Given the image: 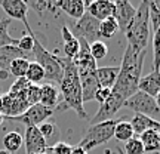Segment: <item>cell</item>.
<instances>
[{
	"mask_svg": "<svg viewBox=\"0 0 160 154\" xmlns=\"http://www.w3.org/2000/svg\"><path fill=\"white\" fill-rule=\"evenodd\" d=\"M145 55L147 51L138 52L131 46H126L125 53L122 57V64L119 65V76L114 86L111 87V92L123 98L125 101L138 91Z\"/></svg>",
	"mask_w": 160,
	"mask_h": 154,
	"instance_id": "obj_1",
	"label": "cell"
},
{
	"mask_svg": "<svg viewBox=\"0 0 160 154\" xmlns=\"http://www.w3.org/2000/svg\"><path fill=\"white\" fill-rule=\"evenodd\" d=\"M62 64V79L59 82V95L62 97L61 108L59 110H74L77 116L82 119L88 117L85 107H83V93H82V85H80V77L77 73L73 59L68 58H61Z\"/></svg>",
	"mask_w": 160,
	"mask_h": 154,
	"instance_id": "obj_2",
	"label": "cell"
},
{
	"mask_svg": "<svg viewBox=\"0 0 160 154\" xmlns=\"http://www.w3.org/2000/svg\"><path fill=\"white\" fill-rule=\"evenodd\" d=\"M128 46L138 52L147 51V46L151 36V28H150V9L148 2L142 0L138 6L135 17L132 19L131 25L125 31Z\"/></svg>",
	"mask_w": 160,
	"mask_h": 154,
	"instance_id": "obj_3",
	"label": "cell"
},
{
	"mask_svg": "<svg viewBox=\"0 0 160 154\" xmlns=\"http://www.w3.org/2000/svg\"><path fill=\"white\" fill-rule=\"evenodd\" d=\"M31 53L34 55L36 62L45 70V79L59 83L61 79H62V73H64L61 58L48 51L45 46L40 43V40L37 37H34V46H33Z\"/></svg>",
	"mask_w": 160,
	"mask_h": 154,
	"instance_id": "obj_4",
	"label": "cell"
},
{
	"mask_svg": "<svg viewBox=\"0 0 160 154\" xmlns=\"http://www.w3.org/2000/svg\"><path fill=\"white\" fill-rule=\"evenodd\" d=\"M117 122L119 120L110 119L105 122H101V123H97V125H91L86 129L79 145L88 153L95 147H99V145L108 142L111 138H114V127L117 125Z\"/></svg>",
	"mask_w": 160,
	"mask_h": 154,
	"instance_id": "obj_5",
	"label": "cell"
},
{
	"mask_svg": "<svg viewBox=\"0 0 160 154\" xmlns=\"http://www.w3.org/2000/svg\"><path fill=\"white\" fill-rule=\"evenodd\" d=\"M99 24L101 21H98L97 18H93L91 13L85 12L83 17L74 21L73 24V30L71 33L77 37V39H83L88 42V45H91L97 40H101L99 36Z\"/></svg>",
	"mask_w": 160,
	"mask_h": 154,
	"instance_id": "obj_6",
	"label": "cell"
},
{
	"mask_svg": "<svg viewBox=\"0 0 160 154\" xmlns=\"http://www.w3.org/2000/svg\"><path fill=\"white\" fill-rule=\"evenodd\" d=\"M123 107L128 110H132L135 114H142L148 116V117L160 114V108L157 107L154 98L141 91H137L131 98H128L123 104Z\"/></svg>",
	"mask_w": 160,
	"mask_h": 154,
	"instance_id": "obj_7",
	"label": "cell"
},
{
	"mask_svg": "<svg viewBox=\"0 0 160 154\" xmlns=\"http://www.w3.org/2000/svg\"><path fill=\"white\" fill-rule=\"evenodd\" d=\"M30 105L27 102L25 93H2L0 97V113L5 116V119H12V117H18L21 116L28 108Z\"/></svg>",
	"mask_w": 160,
	"mask_h": 154,
	"instance_id": "obj_8",
	"label": "cell"
},
{
	"mask_svg": "<svg viewBox=\"0 0 160 154\" xmlns=\"http://www.w3.org/2000/svg\"><path fill=\"white\" fill-rule=\"evenodd\" d=\"M53 114V110L46 108L42 104H34L24 111L21 116L18 117H12L9 120H13V122H18V123H22L25 125V127H37L42 123L48 122V119Z\"/></svg>",
	"mask_w": 160,
	"mask_h": 154,
	"instance_id": "obj_9",
	"label": "cell"
},
{
	"mask_svg": "<svg viewBox=\"0 0 160 154\" xmlns=\"http://www.w3.org/2000/svg\"><path fill=\"white\" fill-rule=\"evenodd\" d=\"M2 9L5 11V13L9 17V19H17L24 24L25 30L28 31V34H33V30L28 24V5L24 0H2L0 2Z\"/></svg>",
	"mask_w": 160,
	"mask_h": 154,
	"instance_id": "obj_10",
	"label": "cell"
},
{
	"mask_svg": "<svg viewBox=\"0 0 160 154\" xmlns=\"http://www.w3.org/2000/svg\"><path fill=\"white\" fill-rule=\"evenodd\" d=\"M150 9V27L153 30L151 45H153V68L160 71V11L148 2Z\"/></svg>",
	"mask_w": 160,
	"mask_h": 154,
	"instance_id": "obj_11",
	"label": "cell"
},
{
	"mask_svg": "<svg viewBox=\"0 0 160 154\" xmlns=\"http://www.w3.org/2000/svg\"><path fill=\"white\" fill-rule=\"evenodd\" d=\"M24 145H25L27 154H43L48 150V144L37 127H27L25 129Z\"/></svg>",
	"mask_w": 160,
	"mask_h": 154,
	"instance_id": "obj_12",
	"label": "cell"
},
{
	"mask_svg": "<svg viewBox=\"0 0 160 154\" xmlns=\"http://www.w3.org/2000/svg\"><path fill=\"white\" fill-rule=\"evenodd\" d=\"M116 6V21H117V25H119V30H122L123 33L126 31V28L131 25L132 19L135 17V12L137 9L132 6L131 2L128 0H116L114 2Z\"/></svg>",
	"mask_w": 160,
	"mask_h": 154,
	"instance_id": "obj_13",
	"label": "cell"
},
{
	"mask_svg": "<svg viewBox=\"0 0 160 154\" xmlns=\"http://www.w3.org/2000/svg\"><path fill=\"white\" fill-rule=\"evenodd\" d=\"M86 12L91 13L98 21H104L107 18H114L116 15V6L114 2L111 0H95L91 2L89 6L86 7Z\"/></svg>",
	"mask_w": 160,
	"mask_h": 154,
	"instance_id": "obj_14",
	"label": "cell"
},
{
	"mask_svg": "<svg viewBox=\"0 0 160 154\" xmlns=\"http://www.w3.org/2000/svg\"><path fill=\"white\" fill-rule=\"evenodd\" d=\"M79 77H80V85H82V93H83V102L92 101L95 98L97 91L101 87L97 79V71L83 73V74H79Z\"/></svg>",
	"mask_w": 160,
	"mask_h": 154,
	"instance_id": "obj_15",
	"label": "cell"
},
{
	"mask_svg": "<svg viewBox=\"0 0 160 154\" xmlns=\"http://www.w3.org/2000/svg\"><path fill=\"white\" fill-rule=\"evenodd\" d=\"M131 125L137 137H139L141 133H144V132H147V131L160 132V122L153 119V117H148V116L133 114V117L131 120Z\"/></svg>",
	"mask_w": 160,
	"mask_h": 154,
	"instance_id": "obj_16",
	"label": "cell"
},
{
	"mask_svg": "<svg viewBox=\"0 0 160 154\" xmlns=\"http://www.w3.org/2000/svg\"><path fill=\"white\" fill-rule=\"evenodd\" d=\"M138 91L156 98L160 93V71H151L150 74L141 77L138 83Z\"/></svg>",
	"mask_w": 160,
	"mask_h": 154,
	"instance_id": "obj_17",
	"label": "cell"
},
{
	"mask_svg": "<svg viewBox=\"0 0 160 154\" xmlns=\"http://www.w3.org/2000/svg\"><path fill=\"white\" fill-rule=\"evenodd\" d=\"M55 6L57 9H61L64 13H67L74 21L80 19L86 12L83 0H61V2H55Z\"/></svg>",
	"mask_w": 160,
	"mask_h": 154,
	"instance_id": "obj_18",
	"label": "cell"
},
{
	"mask_svg": "<svg viewBox=\"0 0 160 154\" xmlns=\"http://www.w3.org/2000/svg\"><path fill=\"white\" fill-rule=\"evenodd\" d=\"M61 34H62V40H64V53H65V57L68 59H76V57L79 55L80 52L79 39L71 33V30L67 25H62Z\"/></svg>",
	"mask_w": 160,
	"mask_h": 154,
	"instance_id": "obj_19",
	"label": "cell"
},
{
	"mask_svg": "<svg viewBox=\"0 0 160 154\" xmlns=\"http://www.w3.org/2000/svg\"><path fill=\"white\" fill-rule=\"evenodd\" d=\"M39 104H42L46 108L55 110L57 105L59 104V91L51 83H45L40 86V101Z\"/></svg>",
	"mask_w": 160,
	"mask_h": 154,
	"instance_id": "obj_20",
	"label": "cell"
},
{
	"mask_svg": "<svg viewBox=\"0 0 160 154\" xmlns=\"http://www.w3.org/2000/svg\"><path fill=\"white\" fill-rule=\"evenodd\" d=\"M17 58H27V53H24V52L15 45H9V46L0 47V70L8 71L11 62L13 59H17Z\"/></svg>",
	"mask_w": 160,
	"mask_h": 154,
	"instance_id": "obj_21",
	"label": "cell"
},
{
	"mask_svg": "<svg viewBox=\"0 0 160 154\" xmlns=\"http://www.w3.org/2000/svg\"><path fill=\"white\" fill-rule=\"evenodd\" d=\"M119 76V67H98L97 79L101 87L111 89Z\"/></svg>",
	"mask_w": 160,
	"mask_h": 154,
	"instance_id": "obj_22",
	"label": "cell"
},
{
	"mask_svg": "<svg viewBox=\"0 0 160 154\" xmlns=\"http://www.w3.org/2000/svg\"><path fill=\"white\" fill-rule=\"evenodd\" d=\"M37 129L39 132L42 133V137L45 138L46 144H48V148L49 147H53V145H57L59 142V135H61V132L58 129V126L55 123H52V122H45V123H42L40 126H37Z\"/></svg>",
	"mask_w": 160,
	"mask_h": 154,
	"instance_id": "obj_23",
	"label": "cell"
},
{
	"mask_svg": "<svg viewBox=\"0 0 160 154\" xmlns=\"http://www.w3.org/2000/svg\"><path fill=\"white\" fill-rule=\"evenodd\" d=\"M145 153H159L160 151V132L147 131L139 135Z\"/></svg>",
	"mask_w": 160,
	"mask_h": 154,
	"instance_id": "obj_24",
	"label": "cell"
},
{
	"mask_svg": "<svg viewBox=\"0 0 160 154\" xmlns=\"http://www.w3.org/2000/svg\"><path fill=\"white\" fill-rule=\"evenodd\" d=\"M22 144L24 138L19 132H8L3 137V147H5V151H8V153H17L22 147Z\"/></svg>",
	"mask_w": 160,
	"mask_h": 154,
	"instance_id": "obj_25",
	"label": "cell"
},
{
	"mask_svg": "<svg viewBox=\"0 0 160 154\" xmlns=\"http://www.w3.org/2000/svg\"><path fill=\"white\" fill-rule=\"evenodd\" d=\"M135 137V132L132 129L131 122L128 120H119L114 127V138L120 142H128L131 138Z\"/></svg>",
	"mask_w": 160,
	"mask_h": 154,
	"instance_id": "obj_26",
	"label": "cell"
},
{
	"mask_svg": "<svg viewBox=\"0 0 160 154\" xmlns=\"http://www.w3.org/2000/svg\"><path fill=\"white\" fill-rule=\"evenodd\" d=\"M28 65H30V61L27 58H17V59H13L11 62L8 71H9V74L15 76L17 79H22L27 74Z\"/></svg>",
	"mask_w": 160,
	"mask_h": 154,
	"instance_id": "obj_27",
	"label": "cell"
},
{
	"mask_svg": "<svg viewBox=\"0 0 160 154\" xmlns=\"http://www.w3.org/2000/svg\"><path fill=\"white\" fill-rule=\"evenodd\" d=\"M25 79H27V82L31 83V85H39L40 82L45 80V70L42 68L36 61H33V62H30V65H28Z\"/></svg>",
	"mask_w": 160,
	"mask_h": 154,
	"instance_id": "obj_28",
	"label": "cell"
},
{
	"mask_svg": "<svg viewBox=\"0 0 160 154\" xmlns=\"http://www.w3.org/2000/svg\"><path fill=\"white\" fill-rule=\"evenodd\" d=\"M12 24V19L9 18H3V19H0V47H3V46H9V45H18V40L11 37L9 34V25Z\"/></svg>",
	"mask_w": 160,
	"mask_h": 154,
	"instance_id": "obj_29",
	"label": "cell"
},
{
	"mask_svg": "<svg viewBox=\"0 0 160 154\" xmlns=\"http://www.w3.org/2000/svg\"><path fill=\"white\" fill-rule=\"evenodd\" d=\"M117 31H119V25H117L116 18H107V19L101 21V24H99V36H101V37L110 39V37H113Z\"/></svg>",
	"mask_w": 160,
	"mask_h": 154,
	"instance_id": "obj_30",
	"label": "cell"
},
{
	"mask_svg": "<svg viewBox=\"0 0 160 154\" xmlns=\"http://www.w3.org/2000/svg\"><path fill=\"white\" fill-rule=\"evenodd\" d=\"M89 51H91V55L95 61H99V59H104L108 53V46L104 43L102 40H97L89 45Z\"/></svg>",
	"mask_w": 160,
	"mask_h": 154,
	"instance_id": "obj_31",
	"label": "cell"
},
{
	"mask_svg": "<svg viewBox=\"0 0 160 154\" xmlns=\"http://www.w3.org/2000/svg\"><path fill=\"white\" fill-rule=\"evenodd\" d=\"M125 154H145V150H144V145L141 142L139 137L131 138L128 142H125V150H123Z\"/></svg>",
	"mask_w": 160,
	"mask_h": 154,
	"instance_id": "obj_32",
	"label": "cell"
},
{
	"mask_svg": "<svg viewBox=\"0 0 160 154\" xmlns=\"http://www.w3.org/2000/svg\"><path fill=\"white\" fill-rule=\"evenodd\" d=\"M34 37L36 34H24L21 39H18V47L24 52V53H28L33 51V46H34Z\"/></svg>",
	"mask_w": 160,
	"mask_h": 154,
	"instance_id": "obj_33",
	"label": "cell"
},
{
	"mask_svg": "<svg viewBox=\"0 0 160 154\" xmlns=\"http://www.w3.org/2000/svg\"><path fill=\"white\" fill-rule=\"evenodd\" d=\"M25 98H27V102L28 105H34V104H39L40 101V85H31L30 83L28 89L25 92Z\"/></svg>",
	"mask_w": 160,
	"mask_h": 154,
	"instance_id": "obj_34",
	"label": "cell"
},
{
	"mask_svg": "<svg viewBox=\"0 0 160 154\" xmlns=\"http://www.w3.org/2000/svg\"><path fill=\"white\" fill-rule=\"evenodd\" d=\"M27 5H28V7H33V9H34L39 15H42L43 12L57 9L55 2H30V3H27Z\"/></svg>",
	"mask_w": 160,
	"mask_h": 154,
	"instance_id": "obj_35",
	"label": "cell"
},
{
	"mask_svg": "<svg viewBox=\"0 0 160 154\" xmlns=\"http://www.w3.org/2000/svg\"><path fill=\"white\" fill-rule=\"evenodd\" d=\"M28 86H30V83L27 82L25 77H22V79H17L15 82H13V85L11 86L9 92H11V93H18V95H21V93H25V92H27Z\"/></svg>",
	"mask_w": 160,
	"mask_h": 154,
	"instance_id": "obj_36",
	"label": "cell"
},
{
	"mask_svg": "<svg viewBox=\"0 0 160 154\" xmlns=\"http://www.w3.org/2000/svg\"><path fill=\"white\" fill-rule=\"evenodd\" d=\"M71 151H73V147L67 142H62V141H59L57 145L52 147V153L53 154H71Z\"/></svg>",
	"mask_w": 160,
	"mask_h": 154,
	"instance_id": "obj_37",
	"label": "cell"
},
{
	"mask_svg": "<svg viewBox=\"0 0 160 154\" xmlns=\"http://www.w3.org/2000/svg\"><path fill=\"white\" fill-rule=\"evenodd\" d=\"M110 95H111V89H107V87H99L97 91V93H95V101H98L99 102V105L101 104H104L107 99L110 98Z\"/></svg>",
	"mask_w": 160,
	"mask_h": 154,
	"instance_id": "obj_38",
	"label": "cell"
},
{
	"mask_svg": "<svg viewBox=\"0 0 160 154\" xmlns=\"http://www.w3.org/2000/svg\"><path fill=\"white\" fill-rule=\"evenodd\" d=\"M71 154H88V153H86V151L82 148L80 145H77V147H73V151H71Z\"/></svg>",
	"mask_w": 160,
	"mask_h": 154,
	"instance_id": "obj_39",
	"label": "cell"
},
{
	"mask_svg": "<svg viewBox=\"0 0 160 154\" xmlns=\"http://www.w3.org/2000/svg\"><path fill=\"white\" fill-rule=\"evenodd\" d=\"M8 76H9V71H3V70H0V80L8 79Z\"/></svg>",
	"mask_w": 160,
	"mask_h": 154,
	"instance_id": "obj_40",
	"label": "cell"
},
{
	"mask_svg": "<svg viewBox=\"0 0 160 154\" xmlns=\"http://www.w3.org/2000/svg\"><path fill=\"white\" fill-rule=\"evenodd\" d=\"M154 99H156V104H157V107H159V108H160V93H159V95H157V97L154 98Z\"/></svg>",
	"mask_w": 160,
	"mask_h": 154,
	"instance_id": "obj_41",
	"label": "cell"
},
{
	"mask_svg": "<svg viewBox=\"0 0 160 154\" xmlns=\"http://www.w3.org/2000/svg\"><path fill=\"white\" fill-rule=\"evenodd\" d=\"M116 153H117V154H125V153H123V150L120 148V147H116Z\"/></svg>",
	"mask_w": 160,
	"mask_h": 154,
	"instance_id": "obj_42",
	"label": "cell"
},
{
	"mask_svg": "<svg viewBox=\"0 0 160 154\" xmlns=\"http://www.w3.org/2000/svg\"><path fill=\"white\" fill-rule=\"evenodd\" d=\"M3 120H5V116L0 113V126H2V123H3Z\"/></svg>",
	"mask_w": 160,
	"mask_h": 154,
	"instance_id": "obj_43",
	"label": "cell"
},
{
	"mask_svg": "<svg viewBox=\"0 0 160 154\" xmlns=\"http://www.w3.org/2000/svg\"><path fill=\"white\" fill-rule=\"evenodd\" d=\"M0 154H11V153H8V151H5V150H2V151H0Z\"/></svg>",
	"mask_w": 160,
	"mask_h": 154,
	"instance_id": "obj_44",
	"label": "cell"
},
{
	"mask_svg": "<svg viewBox=\"0 0 160 154\" xmlns=\"http://www.w3.org/2000/svg\"><path fill=\"white\" fill-rule=\"evenodd\" d=\"M0 97H2V86H0Z\"/></svg>",
	"mask_w": 160,
	"mask_h": 154,
	"instance_id": "obj_45",
	"label": "cell"
}]
</instances>
